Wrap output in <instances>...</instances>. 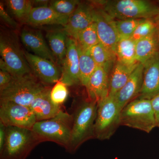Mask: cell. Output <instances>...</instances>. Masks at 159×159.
Masks as SVG:
<instances>
[{"mask_svg":"<svg viewBox=\"0 0 159 159\" xmlns=\"http://www.w3.org/2000/svg\"><path fill=\"white\" fill-rule=\"evenodd\" d=\"M98 102L88 97L76 102L71 114L73 118L72 134L69 152H76L84 142L94 139V125Z\"/></svg>","mask_w":159,"mask_h":159,"instance_id":"cell-1","label":"cell"},{"mask_svg":"<svg viewBox=\"0 0 159 159\" xmlns=\"http://www.w3.org/2000/svg\"><path fill=\"white\" fill-rule=\"evenodd\" d=\"M72 125V115L61 110L53 118L37 121L31 129L41 143L54 142L68 151L70 143Z\"/></svg>","mask_w":159,"mask_h":159,"instance_id":"cell-2","label":"cell"},{"mask_svg":"<svg viewBox=\"0 0 159 159\" xmlns=\"http://www.w3.org/2000/svg\"><path fill=\"white\" fill-rule=\"evenodd\" d=\"M114 20L152 19L159 14V6L145 0L97 1Z\"/></svg>","mask_w":159,"mask_h":159,"instance_id":"cell-3","label":"cell"},{"mask_svg":"<svg viewBox=\"0 0 159 159\" xmlns=\"http://www.w3.org/2000/svg\"><path fill=\"white\" fill-rule=\"evenodd\" d=\"M40 143L32 129L8 126L0 159H26Z\"/></svg>","mask_w":159,"mask_h":159,"instance_id":"cell-4","label":"cell"},{"mask_svg":"<svg viewBox=\"0 0 159 159\" xmlns=\"http://www.w3.org/2000/svg\"><path fill=\"white\" fill-rule=\"evenodd\" d=\"M0 54L9 73L13 77L32 73L21 48L16 33L8 30H2L0 35Z\"/></svg>","mask_w":159,"mask_h":159,"instance_id":"cell-5","label":"cell"},{"mask_svg":"<svg viewBox=\"0 0 159 159\" xmlns=\"http://www.w3.org/2000/svg\"><path fill=\"white\" fill-rule=\"evenodd\" d=\"M47 86L33 73L13 77L7 87L0 92V100L11 101L29 107L34 98Z\"/></svg>","mask_w":159,"mask_h":159,"instance_id":"cell-6","label":"cell"},{"mask_svg":"<svg viewBox=\"0 0 159 159\" xmlns=\"http://www.w3.org/2000/svg\"><path fill=\"white\" fill-rule=\"evenodd\" d=\"M121 125L149 133L156 127L155 118L150 99H134L125 106L120 116Z\"/></svg>","mask_w":159,"mask_h":159,"instance_id":"cell-7","label":"cell"},{"mask_svg":"<svg viewBox=\"0 0 159 159\" xmlns=\"http://www.w3.org/2000/svg\"><path fill=\"white\" fill-rule=\"evenodd\" d=\"M122 110L114 97L108 96L98 102L94 139L101 141L111 139L121 125Z\"/></svg>","mask_w":159,"mask_h":159,"instance_id":"cell-8","label":"cell"},{"mask_svg":"<svg viewBox=\"0 0 159 159\" xmlns=\"http://www.w3.org/2000/svg\"><path fill=\"white\" fill-rule=\"evenodd\" d=\"M36 122L35 116L29 107L0 100V122L6 127L32 129Z\"/></svg>","mask_w":159,"mask_h":159,"instance_id":"cell-9","label":"cell"},{"mask_svg":"<svg viewBox=\"0 0 159 159\" xmlns=\"http://www.w3.org/2000/svg\"><path fill=\"white\" fill-rule=\"evenodd\" d=\"M97 11L94 5L80 2L63 28L68 36L76 40L80 32L95 22Z\"/></svg>","mask_w":159,"mask_h":159,"instance_id":"cell-10","label":"cell"},{"mask_svg":"<svg viewBox=\"0 0 159 159\" xmlns=\"http://www.w3.org/2000/svg\"><path fill=\"white\" fill-rule=\"evenodd\" d=\"M25 55L32 73L45 85L55 84L60 80L61 72L56 63L27 51Z\"/></svg>","mask_w":159,"mask_h":159,"instance_id":"cell-11","label":"cell"},{"mask_svg":"<svg viewBox=\"0 0 159 159\" xmlns=\"http://www.w3.org/2000/svg\"><path fill=\"white\" fill-rule=\"evenodd\" d=\"M61 65L60 80L68 87L80 84L77 42L69 36L67 40L66 53Z\"/></svg>","mask_w":159,"mask_h":159,"instance_id":"cell-12","label":"cell"},{"mask_svg":"<svg viewBox=\"0 0 159 159\" xmlns=\"http://www.w3.org/2000/svg\"><path fill=\"white\" fill-rule=\"evenodd\" d=\"M95 22L99 42L116 55V46L119 37L115 26V20L102 8H97Z\"/></svg>","mask_w":159,"mask_h":159,"instance_id":"cell-13","label":"cell"},{"mask_svg":"<svg viewBox=\"0 0 159 159\" xmlns=\"http://www.w3.org/2000/svg\"><path fill=\"white\" fill-rule=\"evenodd\" d=\"M143 65V84L138 98L151 100L159 94V52Z\"/></svg>","mask_w":159,"mask_h":159,"instance_id":"cell-14","label":"cell"},{"mask_svg":"<svg viewBox=\"0 0 159 159\" xmlns=\"http://www.w3.org/2000/svg\"><path fill=\"white\" fill-rule=\"evenodd\" d=\"M20 39L24 46L32 54L57 63L55 57L40 30L25 28L21 32Z\"/></svg>","mask_w":159,"mask_h":159,"instance_id":"cell-15","label":"cell"},{"mask_svg":"<svg viewBox=\"0 0 159 159\" xmlns=\"http://www.w3.org/2000/svg\"><path fill=\"white\" fill-rule=\"evenodd\" d=\"M143 76V65L139 63L125 85L114 96L121 109L139 97L142 90Z\"/></svg>","mask_w":159,"mask_h":159,"instance_id":"cell-16","label":"cell"},{"mask_svg":"<svg viewBox=\"0 0 159 159\" xmlns=\"http://www.w3.org/2000/svg\"><path fill=\"white\" fill-rule=\"evenodd\" d=\"M69 17L57 13L49 6L33 7L23 23L32 26L58 25L64 27Z\"/></svg>","mask_w":159,"mask_h":159,"instance_id":"cell-17","label":"cell"},{"mask_svg":"<svg viewBox=\"0 0 159 159\" xmlns=\"http://www.w3.org/2000/svg\"><path fill=\"white\" fill-rule=\"evenodd\" d=\"M51 88L47 86L34 98L29 107L37 122L53 118L62 110L60 106L54 104L51 100Z\"/></svg>","mask_w":159,"mask_h":159,"instance_id":"cell-18","label":"cell"},{"mask_svg":"<svg viewBox=\"0 0 159 159\" xmlns=\"http://www.w3.org/2000/svg\"><path fill=\"white\" fill-rule=\"evenodd\" d=\"M104 69L97 66L85 87L88 97L97 102L109 96L110 78Z\"/></svg>","mask_w":159,"mask_h":159,"instance_id":"cell-19","label":"cell"},{"mask_svg":"<svg viewBox=\"0 0 159 159\" xmlns=\"http://www.w3.org/2000/svg\"><path fill=\"white\" fill-rule=\"evenodd\" d=\"M139 63L127 65L116 60L110 77L109 96L114 97L128 80Z\"/></svg>","mask_w":159,"mask_h":159,"instance_id":"cell-20","label":"cell"},{"mask_svg":"<svg viewBox=\"0 0 159 159\" xmlns=\"http://www.w3.org/2000/svg\"><path fill=\"white\" fill-rule=\"evenodd\" d=\"M159 52V34L157 29L152 34L136 43V57L142 64Z\"/></svg>","mask_w":159,"mask_h":159,"instance_id":"cell-21","label":"cell"},{"mask_svg":"<svg viewBox=\"0 0 159 159\" xmlns=\"http://www.w3.org/2000/svg\"><path fill=\"white\" fill-rule=\"evenodd\" d=\"M68 37L63 29L49 30L46 34L49 47L57 64L61 65L65 57Z\"/></svg>","mask_w":159,"mask_h":159,"instance_id":"cell-22","label":"cell"},{"mask_svg":"<svg viewBox=\"0 0 159 159\" xmlns=\"http://www.w3.org/2000/svg\"><path fill=\"white\" fill-rule=\"evenodd\" d=\"M117 60L127 65L138 63L136 57V42L130 37H119L116 46Z\"/></svg>","mask_w":159,"mask_h":159,"instance_id":"cell-23","label":"cell"},{"mask_svg":"<svg viewBox=\"0 0 159 159\" xmlns=\"http://www.w3.org/2000/svg\"><path fill=\"white\" fill-rule=\"evenodd\" d=\"M77 44L79 54L80 84L85 87L90 77L97 69V66L91 56L89 50L83 48L77 42Z\"/></svg>","mask_w":159,"mask_h":159,"instance_id":"cell-24","label":"cell"},{"mask_svg":"<svg viewBox=\"0 0 159 159\" xmlns=\"http://www.w3.org/2000/svg\"><path fill=\"white\" fill-rule=\"evenodd\" d=\"M89 50L97 66L101 67L107 73L113 67L117 60L116 56L107 50L100 43L93 46Z\"/></svg>","mask_w":159,"mask_h":159,"instance_id":"cell-25","label":"cell"},{"mask_svg":"<svg viewBox=\"0 0 159 159\" xmlns=\"http://www.w3.org/2000/svg\"><path fill=\"white\" fill-rule=\"evenodd\" d=\"M6 3L12 14L23 23L33 8L32 1L29 0H8Z\"/></svg>","mask_w":159,"mask_h":159,"instance_id":"cell-26","label":"cell"},{"mask_svg":"<svg viewBox=\"0 0 159 159\" xmlns=\"http://www.w3.org/2000/svg\"><path fill=\"white\" fill-rule=\"evenodd\" d=\"M81 47L87 50L100 43L95 22L80 32L76 40Z\"/></svg>","mask_w":159,"mask_h":159,"instance_id":"cell-27","label":"cell"},{"mask_svg":"<svg viewBox=\"0 0 159 159\" xmlns=\"http://www.w3.org/2000/svg\"><path fill=\"white\" fill-rule=\"evenodd\" d=\"M145 19L115 20L119 37H131L137 27Z\"/></svg>","mask_w":159,"mask_h":159,"instance_id":"cell-28","label":"cell"},{"mask_svg":"<svg viewBox=\"0 0 159 159\" xmlns=\"http://www.w3.org/2000/svg\"><path fill=\"white\" fill-rule=\"evenodd\" d=\"M80 2L78 0H55L49 3V6L59 14L70 16Z\"/></svg>","mask_w":159,"mask_h":159,"instance_id":"cell-29","label":"cell"},{"mask_svg":"<svg viewBox=\"0 0 159 159\" xmlns=\"http://www.w3.org/2000/svg\"><path fill=\"white\" fill-rule=\"evenodd\" d=\"M157 30L156 24L152 19L145 20L137 27L131 38L136 43L152 34Z\"/></svg>","mask_w":159,"mask_h":159,"instance_id":"cell-30","label":"cell"},{"mask_svg":"<svg viewBox=\"0 0 159 159\" xmlns=\"http://www.w3.org/2000/svg\"><path fill=\"white\" fill-rule=\"evenodd\" d=\"M69 95L68 86L65 84L58 80L51 88V98L52 102L60 106L66 100Z\"/></svg>","mask_w":159,"mask_h":159,"instance_id":"cell-31","label":"cell"},{"mask_svg":"<svg viewBox=\"0 0 159 159\" xmlns=\"http://www.w3.org/2000/svg\"><path fill=\"white\" fill-rule=\"evenodd\" d=\"M0 16L1 19L10 28L14 29H16L18 28V24L8 14L2 2H0Z\"/></svg>","mask_w":159,"mask_h":159,"instance_id":"cell-32","label":"cell"},{"mask_svg":"<svg viewBox=\"0 0 159 159\" xmlns=\"http://www.w3.org/2000/svg\"><path fill=\"white\" fill-rule=\"evenodd\" d=\"M13 77L9 72L0 70V92L7 87L11 83Z\"/></svg>","mask_w":159,"mask_h":159,"instance_id":"cell-33","label":"cell"},{"mask_svg":"<svg viewBox=\"0 0 159 159\" xmlns=\"http://www.w3.org/2000/svg\"><path fill=\"white\" fill-rule=\"evenodd\" d=\"M151 101L154 113L156 127L159 128V94L151 99Z\"/></svg>","mask_w":159,"mask_h":159,"instance_id":"cell-34","label":"cell"},{"mask_svg":"<svg viewBox=\"0 0 159 159\" xmlns=\"http://www.w3.org/2000/svg\"><path fill=\"white\" fill-rule=\"evenodd\" d=\"M6 126L0 122V151L2 149L6 141Z\"/></svg>","mask_w":159,"mask_h":159,"instance_id":"cell-35","label":"cell"},{"mask_svg":"<svg viewBox=\"0 0 159 159\" xmlns=\"http://www.w3.org/2000/svg\"><path fill=\"white\" fill-rule=\"evenodd\" d=\"M33 7H42V6H47L48 3H50L48 1H32Z\"/></svg>","mask_w":159,"mask_h":159,"instance_id":"cell-36","label":"cell"},{"mask_svg":"<svg viewBox=\"0 0 159 159\" xmlns=\"http://www.w3.org/2000/svg\"><path fill=\"white\" fill-rule=\"evenodd\" d=\"M155 20L154 21L156 24L157 31L159 34V14L155 18Z\"/></svg>","mask_w":159,"mask_h":159,"instance_id":"cell-37","label":"cell"}]
</instances>
